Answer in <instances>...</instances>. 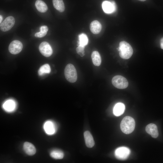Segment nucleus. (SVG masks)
<instances>
[{
  "mask_svg": "<svg viewBox=\"0 0 163 163\" xmlns=\"http://www.w3.org/2000/svg\"><path fill=\"white\" fill-rule=\"evenodd\" d=\"M40 29V31L44 32H47L48 30V27L46 25L41 26Z\"/></svg>",
  "mask_w": 163,
  "mask_h": 163,
  "instance_id": "393cba45",
  "label": "nucleus"
},
{
  "mask_svg": "<svg viewBox=\"0 0 163 163\" xmlns=\"http://www.w3.org/2000/svg\"><path fill=\"white\" fill-rule=\"evenodd\" d=\"M50 155L53 158L61 159L63 158L64 154L62 151L59 150L55 149L51 152Z\"/></svg>",
  "mask_w": 163,
  "mask_h": 163,
  "instance_id": "aec40b11",
  "label": "nucleus"
},
{
  "mask_svg": "<svg viewBox=\"0 0 163 163\" xmlns=\"http://www.w3.org/2000/svg\"><path fill=\"white\" fill-rule=\"evenodd\" d=\"M84 48V46L79 45L76 48L77 53L80 55L81 57H83L85 55Z\"/></svg>",
  "mask_w": 163,
  "mask_h": 163,
  "instance_id": "5701e85b",
  "label": "nucleus"
},
{
  "mask_svg": "<svg viewBox=\"0 0 163 163\" xmlns=\"http://www.w3.org/2000/svg\"><path fill=\"white\" fill-rule=\"evenodd\" d=\"M102 7L104 12L107 14L112 13L116 10L115 4L113 1H104L102 4Z\"/></svg>",
  "mask_w": 163,
  "mask_h": 163,
  "instance_id": "1a4fd4ad",
  "label": "nucleus"
},
{
  "mask_svg": "<svg viewBox=\"0 0 163 163\" xmlns=\"http://www.w3.org/2000/svg\"><path fill=\"white\" fill-rule=\"evenodd\" d=\"M3 20V18L2 16L1 15H0V24L1 23V22Z\"/></svg>",
  "mask_w": 163,
  "mask_h": 163,
  "instance_id": "bb28decb",
  "label": "nucleus"
},
{
  "mask_svg": "<svg viewBox=\"0 0 163 163\" xmlns=\"http://www.w3.org/2000/svg\"><path fill=\"white\" fill-rule=\"evenodd\" d=\"M44 129L46 133L49 135L54 134L56 130L54 123L50 121H48L45 123Z\"/></svg>",
  "mask_w": 163,
  "mask_h": 163,
  "instance_id": "9b49d317",
  "label": "nucleus"
},
{
  "mask_svg": "<svg viewBox=\"0 0 163 163\" xmlns=\"http://www.w3.org/2000/svg\"><path fill=\"white\" fill-rule=\"evenodd\" d=\"M135 125L134 119L130 116H126L122 120L120 124V129L122 132L126 134L132 133L134 129Z\"/></svg>",
  "mask_w": 163,
  "mask_h": 163,
  "instance_id": "f257e3e1",
  "label": "nucleus"
},
{
  "mask_svg": "<svg viewBox=\"0 0 163 163\" xmlns=\"http://www.w3.org/2000/svg\"><path fill=\"white\" fill-rule=\"evenodd\" d=\"M84 137L86 145L88 148L92 147L94 145L93 137L88 131H85L84 133Z\"/></svg>",
  "mask_w": 163,
  "mask_h": 163,
  "instance_id": "ddd939ff",
  "label": "nucleus"
},
{
  "mask_svg": "<svg viewBox=\"0 0 163 163\" xmlns=\"http://www.w3.org/2000/svg\"><path fill=\"white\" fill-rule=\"evenodd\" d=\"M139 0V1H146V0Z\"/></svg>",
  "mask_w": 163,
  "mask_h": 163,
  "instance_id": "cd10ccee",
  "label": "nucleus"
},
{
  "mask_svg": "<svg viewBox=\"0 0 163 163\" xmlns=\"http://www.w3.org/2000/svg\"><path fill=\"white\" fill-rule=\"evenodd\" d=\"M4 109L7 111H13L15 107V104L14 102L11 100H8L6 101L3 105Z\"/></svg>",
  "mask_w": 163,
  "mask_h": 163,
  "instance_id": "6ab92c4d",
  "label": "nucleus"
},
{
  "mask_svg": "<svg viewBox=\"0 0 163 163\" xmlns=\"http://www.w3.org/2000/svg\"><path fill=\"white\" fill-rule=\"evenodd\" d=\"M23 149L25 153L29 155H33L36 152V149L34 145L28 142L24 143Z\"/></svg>",
  "mask_w": 163,
  "mask_h": 163,
  "instance_id": "4468645a",
  "label": "nucleus"
},
{
  "mask_svg": "<svg viewBox=\"0 0 163 163\" xmlns=\"http://www.w3.org/2000/svg\"><path fill=\"white\" fill-rule=\"evenodd\" d=\"M23 48V45L20 41L14 40L10 44L8 47L9 52L13 54H16L19 53Z\"/></svg>",
  "mask_w": 163,
  "mask_h": 163,
  "instance_id": "0eeeda50",
  "label": "nucleus"
},
{
  "mask_svg": "<svg viewBox=\"0 0 163 163\" xmlns=\"http://www.w3.org/2000/svg\"><path fill=\"white\" fill-rule=\"evenodd\" d=\"M53 3L54 8L60 12L64 11L65 7L62 0H53Z\"/></svg>",
  "mask_w": 163,
  "mask_h": 163,
  "instance_id": "a211bd4d",
  "label": "nucleus"
},
{
  "mask_svg": "<svg viewBox=\"0 0 163 163\" xmlns=\"http://www.w3.org/2000/svg\"><path fill=\"white\" fill-rule=\"evenodd\" d=\"M119 51L120 56L124 59H128L130 58L133 52V48L131 45L124 41L120 42Z\"/></svg>",
  "mask_w": 163,
  "mask_h": 163,
  "instance_id": "f03ea898",
  "label": "nucleus"
},
{
  "mask_svg": "<svg viewBox=\"0 0 163 163\" xmlns=\"http://www.w3.org/2000/svg\"><path fill=\"white\" fill-rule=\"evenodd\" d=\"M79 45L83 46L86 45L88 43V38L86 34L82 33L78 36Z\"/></svg>",
  "mask_w": 163,
  "mask_h": 163,
  "instance_id": "4be33fe9",
  "label": "nucleus"
},
{
  "mask_svg": "<svg viewBox=\"0 0 163 163\" xmlns=\"http://www.w3.org/2000/svg\"><path fill=\"white\" fill-rule=\"evenodd\" d=\"M51 71V69L49 65L46 64L42 66L38 71V74L40 76H41L45 73H49Z\"/></svg>",
  "mask_w": 163,
  "mask_h": 163,
  "instance_id": "412c9836",
  "label": "nucleus"
},
{
  "mask_svg": "<svg viewBox=\"0 0 163 163\" xmlns=\"http://www.w3.org/2000/svg\"><path fill=\"white\" fill-rule=\"evenodd\" d=\"M15 22V19L13 17H8L0 24L1 30L3 32L9 30L14 26Z\"/></svg>",
  "mask_w": 163,
  "mask_h": 163,
  "instance_id": "423d86ee",
  "label": "nucleus"
},
{
  "mask_svg": "<svg viewBox=\"0 0 163 163\" xmlns=\"http://www.w3.org/2000/svg\"><path fill=\"white\" fill-rule=\"evenodd\" d=\"M90 29L92 33L97 34L101 32L102 29V25L98 21L94 20L91 23Z\"/></svg>",
  "mask_w": 163,
  "mask_h": 163,
  "instance_id": "f8f14e48",
  "label": "nucleus"
},
{
  "mask_svg": "<svg viewBox=\"0 0 163 163\" xmlns=\"http://www.w3.org/2000/svg\"><path fill=\"white\" fill-rule=\"evenodd\" d=\"M39 50L42 55L46 57L51 56L53 50L49 43L46 42H42L39 46Z\"/></svg>",
  "mask_w": 163,
  "mask_h": 163,
  "instance_id": "6e6552de",
  "label": "nucleus"
},
{
  "mask_svg": "<svg viewBox=\"0 0 163 163\" xmlns=\"http://www.w3.org/2000/svg\"><path fill=\"white\" fill-rule=\"evenodd\" d=\"M125 106L122 103L116 104L113 108V113L116 116H119L122 115L125 110Z\"/></svg>",
  "mask_w": 163,
  "mask_h": 163,
  "instance_id": "2eb2a0df",
  "label": "nucleus"
},
{
  "mask_svg": "<svg viewBox=\"0 0 163 163\" xmlns=\"http://www.w3.org/2000/svg\"><path fill=\"white\" fill-rule=\"evenodd\" d=\"M47 34V32H43L41 31L36 33L35 34V36L36 37L41 38L44 37Z\"/></svg>",
  "mask_w": 163,
  "mask_h": 163,
  "instance_id": "b1692460",
  "label": "nucleus"
},
{
  "mask_svg": "<svg viewBox=\"0 0 163 163\" xmlns=\"http://www.w3.org/2000/svg\"><path fill=\"white\" fill-rule=\"evenodd\" d=\"M35 6L37 9L40 12H45L48 10L47 5L41 0H37L35 3Z\"/></svg>",
  "mask_w": 163,
  "mask_h": 163,
  "instance_id": "dca6fc26",
  "label": "nucleus"
},
{
  "mask_svg": "<svg viewBox=\"0 0 163 163\" xmlns=\"http://www.w3.org/2000/svg\"><path fill=\"white\" fill-rule=\"evenodd\" d=\"M130 153V151L128 148L121 147L117 148L115 151V155L118 159L124 160L126 159Z\"/></svg>",
  "mask_w": 163,
  "mask_h": 163,
  "instance_id": "39448f33",
  "label": "nucleus"
},
{
  "mask_svg": "<svg viewBox=\"0 0 163 163\" xmlns=\"http://www.w3.org/2000/svg\"><path fill=\"white\" fill-rule=\"evenodd\" d=\"M91 57L93 64L95 66H99L101 63V57L98 52L94 51L92 52Z\"/></svg>",
  "mask_w": 163,
  "mask_h": 163,
  "instance_id": "f3484780",
  "label": "nucleus"
},
{
  "mask_svg": "<svg viewBox=\"0 0 163 163\" xmlns=\"http://www.w3.org/2000/svg\"><path fill=\"white\" fill-rule=\"evenodd\" d=\"M160 46L161 49L163 50V37L160 40Z\"/></svg>",
  "mask_w": 163,
  "mask_h": 163,
  "instance_id": "a878e982",
  "label": "nucleus"
},
{
  "mask_svg": "<svg viewBox=\"0 0 163 163\" xmlns=\"http://www.w3.org/2000/svg\"><path fill=\"white\" fill-rule=\"evenodd\" d=\"M64 75L66 80L71 83H74L77 80L76 69L71 64H69L66 66L64 70Z\"/></svg>",
  "mask_w": 163,
  "mask_h": 163,
  "instance_id": "7ed1b4c3",
  "label": "nucleus"
},
{
  "mask_svg": "<svg viewBox=\"0 0 163 163\" xmlns=\"http://www.w3.org/2000/svg\"><path fill=\"white\" fill-rule=\"evenodd\" d=\"M146 132L154 138H157L158 136V132L157 126L152 123L148 124L145 127Z\"/></svg>",
  "mask_w": 163,
  "mask_h": 163,
  "instance_id": "9d476101",
  "label": "nucleus"
},
{
  "mask_svg": "<svg viewBox=\"0 0 163 163\" xmlns=\"http://www.w3.org/2000/svg\"><path fill=\"white\" fill-rule=\"evenodd\" d=\"M112 83L115 87L120 89L125 88L128 85L127 79L124 77L120 75L114 76L112 78Z\"/></svg>",
  "mask_w": 163,
  "mask_h": 163,
  "instance_id": "20e7f679",
  "label": "nucleus"
}]
</instances>
